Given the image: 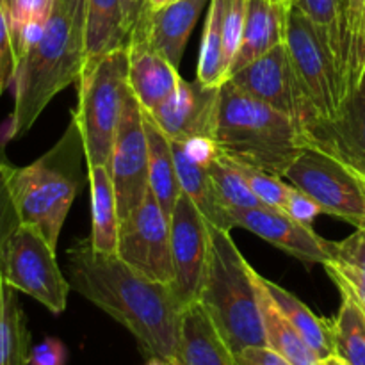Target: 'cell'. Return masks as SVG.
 <instances>
[{
	"label": "cell",
	"mask_w": 365,
	"mask_h": 365,
	"mask_svg": "<svg viewBox=\"0 0 365 365\" xmlns=\"http://www.w3.org/2000/svg\"><path fill=\"white\" fill-rule=\"evenodd\" d=\"M71 291L127 328L148 359L177 365L185 309L168 284L150 280L118 255L96 252L91 239L66 252Z\"/></svg>",
	"instance_id": "obj_1"
},
{
	"label": "cell",
	"mask_w": 365,
	"mask_h": 365,
	"mask_svg": "<svg viewBox=\"0 0 365 365\" xmlns=\"http://www.w3.org/2000/svg\"><path fill=\"white\" fill-rule=\"evenodd\" d=\"M217 153L230 160L284 177L307 148L292 118L253 98L227 81L217 89L212 135Z\"/></svg>",
	"instance_id": "obj_2"
},
{
	"label": "cell",
	"mask_w": 365,
	"mask_h": 365,
	"mask_svg": "<svg viewBox=\"0 0 365 365\" xmlns=\"http://www.w3.org/2000/svg\"><path fill=\"white\" fill-rule=\"evenodd\" d=\"M84 141L71 116L64 134L48 152L29 166L11 171V191L20 221L38 228L53 248L84 182Z\"/></svg>",
	"instance_id": "obj_3"
},
{
	"label": "cell",
	"mask_w": 365,
	"mask_h": 365,
	"mask_svg": "<svg viewBox=\"0 0 365 365\" xmlns=\"http://www.w3.org/2000/svg\"><path fill=\"white\" fill-rule=\"evenodd\" d=\"M210 228V252L200 303L232 353L267 346L257 298L255 269L246 262L227 228Z\"/></svg>",
	"instance_id": "obj_4"
},
{
	"label": "cell",
	"mask_w": 365,
	"mask_h": 365,
	"mask_svg": "<svg viewBox=\"0 0 365 365\" xmlns=\"http://www.w3.org/2000/svg\"><path fill=\"white\" fill-rule=\"evenodd\" d=\"M82 68L84 43L75 34L66 13L56 4L41 38L18 59L7 139L27 134L53 96L78 81Z\"/></svg>",
	"instance_id": "obj_5"
},
{
	"label": "cell",
	"mask_w": 365,
	"mask_h": 365,
	"mask_svg": "<svg viewBox=\"0 0 365 365\" xmlns=\"http://www.w3.org/2000/svg\"><path fill=\"white\" fill-rule=\"evenodd\" d=\"M77 84V120L86 150V166L109 163L128 91L127 46L84 68Z\"/></svg>",
	"instance_id": "obj_6"
},
{
	"label": "cell",
	"mask_w": 365,
	"mask_h": 365,
	"mask_svg": "<svg viewBox=\"0 0 365 365\" xmlns=\"http://www.w3.org/2000/svg\"><path fill=\"white\" fill-rule=\"evenodd\" d=\"M56 250L38 228L21 223L0 255V267L11 287L57 316L66 310L71 287L57 264Z\"/></svg>",
	"instance_id": "obj_7"
},
{
	"label": "cell",
	"mask_w": 365,
	"mask_h": 365,
	"mask_svg": "<svg viewBox=\"0 0 365 365\" xmlns=\"http://www.w3.org/2000/svg\"><path fill=\"white\" fill-rule=\"evenodd\" d=\"M284 43L314 120L334 118L346 98L341 73L316 25L294 4L285 16Z\"/></svg>",
	"instance_id": "obj_8"
},
{
	"label": "cell",
	"mask_w": 365,
	"mask_h": 365,
	"mask_svg": "<svg viewBox=\"0 0 365 365\" xmlns=\"http://www.w3.org/2000/svg\"><path fill=\"white\" fill-rule=\"evenodd\" d=\"M285 180L316 200L323 214L365 228V184L327 153L305 148L285 173Z\"/></svg>",
	"instance_id": "obj_9"
},
{
	"label": "cell",
	"mask_w": 365,
	"mask_h": 365,
	"mask_svg": "<svg viewBox=\"0 0 365 365\" xmlns=\"http://www.w3.org/2000/svg\"><path fill=\"white\" fill-rule=\"evenodd\" d=\"M118 257L150 280L168 285L173 282L170 217L152 191L121 220Z\"/></svg>",
	"instance_id": "obj_10"
},
{
	"label": "cell",
	"mask_w": 365,
	"mask_h": 365,
	"mask_svg": "<svg viewBox=\"0 0 365 365\" xmlns=\"http://www.w3.org/2000/svg\"><path fill=\"white\" fill-rule=\"evenodd\" d=\"M175 296L184 309L200 302L210 252V228L196 203L182 192L170 217Z\"/></svg>",
	"instance_id": "obj_11"
},
{
	"label": "cell",
	"mask_w": 365,
	"mask_h": 365,
	"mask_svg": "<svg viewBox=\"0 0 365 365\" xmlns=\"http://www.w3.org/2000/svg\"><path fill=\"white\" fill-rule=\"evenodd\" d=\"M118 198L120 217L125 220L148 195V141L143 109L128 91L121 110L120 127L107 163Z\"/></svg>",
	"instance_id": "obj_12"
},
{
	"label": "cell",
	"mask_w": 365,
	"mask_h": 365,
	"mask_svg": "<svg viewBox=\"0 0 365 365\" xmlns=\"http://www.w3.org/2000/svg\"><path fill=\"white\" fill-rule=\"evenodd\" d=\"M228 81L253 98L287 114L299 127H305L316 118L296 78L285 43H280L266 56L250 63Z\"/></svg>",
	"instance_id": "obj_13"
},
{
	"label": "cell",
	"mask_w": 365,
	"mask_h": 365,
	"mask_svg": "<svg viewBox=\"0 0 365 365\" xmlns=\"http://www.w3.org/2000/svg\"><path fill=\"white\" fill-rule=\"evenodd\" d=\"M302 130L307 148L330 155L365 184V77L334 118H317Z\"/></svg>",
	"instance_id": "obj_14"
},
{
	"label": "cell",
	"mask_w": 365,
	"mask_h": 365,
	"mask_svg": "<svg viewBox=\"0 0 365 365\" xmlns=\"http://www.w3.org/2000/svg\"><path fill=\"white\" fill-rule=\"evenodd\" d=\"M232 228L241 227L287 255L307 264H327L335 260L337 242L321 237L312 227L292 220L287 212L271 207L230 210Z\"/></svg>",
	"instance_id": "obj_15"
},
{
	"label": "cell",
	"mask_w": 365,
	"mask_h": 365,
	"mask_svg": "<svg viewBox=\"0 0 365 365\" xmlns=\"http://www.w3.org/2000/svg\"><path fill=\"white\" fill-rule=\"evenodd\" d=\"M205 6L207 0H175L153 13H143L128 41L150 46L178 68L189 36Z\"/></svg>",
	"instance_id": "obj_16"
},
{
	"label": "cell",
	"mask_w": 365,
	"mask_h": 365,
	"mask_svg": "<svg viewBox=\"0 0 365 365\" xmlns=\"http://www.w3.org/2000/svg\"><path fill=\"white\" fill-rule=\"evenodd\" d=\"M217 89L220 88H203L198 82H187L182 78L173 95L150 114L170 139L184 141L196 135L210 138Z\"/></svg>",
	"instance_id": "obj_17"
},
{
	"label": "cell",
	"mask_w": 365,
	"mask_h": 365,
	"mask_svg": "<svg viewBox=\"0 0 365 365\" xmlns=\"http://www.w3.org/2000/svg\"><path fill=\"white\" fill-rule=\"evenodd\" d=\"M128 88L146 113L166 102L180 84L178 68L143 43L128 41Z\"/></svg>",
	"instance_id": "obj_18"
},
{
	"label": "cell",
	"mask_w": 365,
	"mask_h": 365,
	"mask_svg": "<svg viewBox=\"0 0 365 365\" xmlns=\"http://www.w3.org/2000/svg\"><path fill=\"white\" fill-rule=\"evenodd\" d=\"M287 9V6L271 0H248L241 46L235 53L228 78L284 43Z\"/></svg>",
	"instance_id": "obj_19"
},
{
	"label": "cell",
	"mask_w": 365,
	"mask_h": 365,
	"mask_svg": "<svg viewBox=\"0 0 365 365\" xmlns=\"http://www.w3.org/2000/svg\"><path fill=\"white\" fill-rule=\"evenodd\" d=\"M177 365H237L200 302L187 307L182 317Z\"/></svg>",
	"instance_id": "obj_20"
},
{
	"label": "cell",
	"mask_w": 365,
	"mask_h": 365,
	"mask_svg": "<svg viewBox=\"0 0 365 365\" xmlns=\"http://www.w3.org/2000/svg\"><path fill=\"white\" fill-rule=\"evenodd\" d=\"M128 43L121 0H88L84 24V68ZM82 68V70H84Z\"/></svg>",
	"instance_id": "obj_21"
},
{
	"label": "cell",
	"mask_w": 365,
	"mask_h": 365,
	"mask_svg": "<svg viewBox=\"0 0 365 365\" xmlns=\"http://www.w3.org/2000/svg\"><path fill=\"white\" fill-rule=\"evenodd\" d=\"M88 182L91 191V245L96 252L118 255L120 241V209L113 178L106 164L88 166Z\"/></svg>",
	"instance_id": "obj_22"
},
{
	"label": "cell",
	"mask_w": 365,
	"mask_h": 365,
	"mask_svg": "<svg viewBox=\"0 0 365 365\" xmlns=\"http://www.w3.org/2000/svg\"><path fill=\"white\" fill-rule=\"evenodd\" d=\"M143 109V107H141ZM143 123L148 141V184L150 191L155 196L164 214L171 217L175 205L182 195L180 182H178L175 157L171 152L170 138L160 130L152 114L143 109Z\"/></svg>",
	"instance_id": "obj_23"
},
{
	"label": "cell",
	"mask_w": 365,
	"mask_h": 365,
	"mask_svg": "<svg viewBox=\"0 0 365 365\" xmlns=\"http://www.w3.org/2000/svg\"><path fill=\"white\" fill-rule=\"evenodd\" d=\"M170 143L171 152H173L175 157V166H177V175L178 182H180L182 192H185V195L196 203V207H198L200 212L203 214L207 223L214 225V227L232 230L230 212H228V210L221 205L220 200H217L216 189H214L212 178H210L209 173V168L196 163V160L185 152L182 141H178V139H170Z\"/></svg>",
	"instance_id": "obj_24"
},
{
	"label": "cell",
	"mask_w": 365,
	"mask_h": 365,
	"mask_svg": "<svg viewBox=\"0 0 365 365\" xmlns=\"http://www.w3.org/2000/svg\"><path fill=\"white\" fill-rule=\"evenodd\" d=\"M257 298L262 314L266 344L271 349L287 359L292 365H319V356L312 351L305 339L298 334L291 321L280 312L267 289L264 287L262 277L255 271Z\"/></svg>",
	"instance_id": "obj_25"
},
{
	"label": "cell",
	"mask_w": 365,
	"mask_h": 365,
	"mask_svg": "<svg viewBox=\"0 0 365 365\" xmlns=\"http://www.w3.org/2000/svg\"><path fill=\"white\" fill-rule=\"evenodd\" d=\"M264 287L271 294L273 302L280 309V312L291 321L292 327L298 330V334L305 339L307 344L312 348L321 359L335 355V337H334V324L331 321L323 319V317L316 316L302 299L296 298L292 292L284 289L282 285L274 284V282L267 280L262 277Z\"/></svg>",
	"instance_id": "obj_26"
},
{
	"label": "cell",
	"mask_w": 365,
	"mask_h": 365,
	"mask_svg": "<svg viewBox=\"0 0 365 365\" xmlns=\"http://www.w3.org/2000/svg\"><path fill=\"white\" fill-rule=\"evenodd\" d=\"M294 6L316 25L327 43L337 70L341 73L344 95L348 96V57L349 43L342 0H294Z\"/></svg>",
	"instance_id": "obj_27"
},
{
	"label": "cell",
	"mask_w": 365,
	"mask_h": 365,
	"mask_svg": "<svg viewBox=\"0 0 365 365\" xmlns=\"http://www.w3.org/2000/svg\"><path fill=\"white\" fill-rule=\"evenodd\" d=\"M0 267V365H29L31 334L24 309Z\"/></svg>",
	"instance_id": "obj_28"
},
{
	"label": "cell",
	"mask_w": 365,
	"mask_h": 365,
	"mask_svg": "<svg viewBox=\"0 0 365 365\" xmlns=\"http://www.w3.org/2000/svg\"><path fill=\"white\" fill-rule=\"evenodd\" d=\"M225 0H210L209 13L205 18V27L202 34L200 46L198 68H196V82L203 88H221L228 81V68L225 61L223 34H221V21H223Z\"/></svg>",
	"instance_id": "obj_29"
},
{
	"label": "cell",
	"mask_w": 365,
	"mask_h": 365,
	"mask_svg": "<svg viewBox=\"0 0 365 365\" xmlns=\"http://www.w3.org/2000/svg\"><path fill=\"white\" fill-rule=\"evenodd\" d=\"M335 355L349 365H365V312L348 296H342L337 317L331 321Z\"/></svg>",
	"instance_id": "obj_30"
},
{
	"label": "cell",
	"mask_w": 365,
	"mask_h": 365,
	"mask_svg": "<svg viewBox=\"0 0 365 365\" xmlns=\"http://www.w3.org/2000/svg\"><path fill=\"white\" fill-rule=\"evenodd\" d=\"M209 173L210 178H212L214 189H216L217 200H220V203L228 212L230 210H246L255 209V207H264L260 200L250 189L245 175L225 155L217 153L216 159L210 163Z\"/></svg>",
	"instance_id": "obj_31"
},
{
	"label": "cell",
	"mask_w": 365,
	"mask_h": 365,
	"mask_svg": "<svg viewBox=\"0 0 365 365\" xmlns=\"http://www.w3.org/2000/svg\"><path fill=\"white\" fill-rule=\"evenodd\" d=\"M232 163H234V160H232ZM234 164L239 168V171L245 175L250 189H252L253 195L260 200V203H262L264 207L284 210L285 202H287L289 196V189H291V184L284 182V177H278V175L267 173V171L257 170V168L252 166H246V164Z\"/></svg>",
	"instance_id": "obj_32"
},
{
	"label": "cell",
	"mask_w": 365,
	"mask_h": 365,
	"mask_svg": "<svg viewBox=\"0 0 365 365\" xmlns=\"http://www.w3.org/2000/svg\"><path fill=\"white\" fill-rule=\"evenodd\" d=\"M13 168L14 166L4 153V145L0 143V255H2L11 235L21 225L13 191H11V171H13Z\"/></svg>",
	"instance_id": "obj_33"
},
{
	"label": "cell",
	"mask_w": 365,
	"mask_h": 365,
	"mask_svg": "<svg viewBox=\"0 0 365 365\" xmlns=\"http://www.w3.org/2000/svg\"><path fill=\"white\" fill-rule=\"evenodd\" d=\"M246 4H248V0H225L221 34H223V50L228 73H230V66L234 63L235 53L241 46L246 21Z\"/></svg>",
	"instance_id": "obj_34"
},
{
	"label": "cell",
	"mask_w": 365,
	"mask_h": 365,
	"mask_svg": "<svg viewBox=\"0 0 365 365\" xmlns=\"http://www.w3.org/2000/svg\"><path fill=\"white\" fill-rule=\"evenodd\" d=\"M323 267L339 287L341 294L351 298L365 312V269L341 260H330L323 264Z\"/></svg>",
	"instance_id": "obj_35"
},
{
	"label": "cell",
	"mask_w": 365,
	"mask_h": 365,
	"mask_svg": "<svg viewBox=\"0 0 365 365\" xmlns=\"http://www.w3.org/2000/svg\"><path fill=\"white\" fill-rule=\"evenodd\" d=\"M18 68V56L14 48L13 29H11L9 2L0 0V95L14 81Z\"/></svg>",
	"instance_id": "obj_36"
},
{
	"label": "cell",
	"mask_w": 365,
	"mask_h": 365,
	"mask_svg": "<svg viewBox=\"0 0 365 365\" xmlns=\"http://www.w3.org/2000/svg\"><path fill=\"white\" fill-rule=\"evenodd\" d=\"M365 77V4L360 20L356 24L355 34L349 45V61H348V95Z\"/></svg>",
	"instance_id": "obj_37"
},
{
	"label": "cell",
	"mask_w": 365,
	"mask_h": 365,
	"mask_svg": "<svg viewBox=\"0 0 365 365\" xmlns=\"http://www.w3.org/2000/svg\"><path fill=\"white\" fill-rule=\"evenodd\" d=\"M284 212H287L292 220L312 227L316 217L323 214V209H321L319 203H317L314 198H310L307 192H303L302 189L291 185L287 202H285V207H284Z\"/></svg>",
	"instance_id": "obj_38"
},
{
	"label": "cell",
	"mask_w": 365,
	"mask_h": 365,
	"mask_svg": "<svg viewBox=\"0 0 365 365\" xmlns=\"http://www.w3.org/2000/svg\"><path fill=\"white\" fill-rule=\"evenodd\" d=\"M66 346L56 337H48L32 346L29 365H66Z\"/></svg>",
	"instance_id": "obj_39"
},
{
	"label": "cell",
	"mask_w": 365,
	"mask_h": 365,
	"mask_svg": "<svg viewBox=\"0 0 365 365\" xmlns=\"http://www.w3.org/2000/svg\"><path fill=\"white\" fill-rule=\"evenodd\" d=\"M335 260L365 269V228H356L355 234H351L344 241L337 242Z\"/></svg>",
	"instance_id": "obj_40"
},
{
	"label": "cell",
	"mask_w": 365,
	"mask_h": 365,
	"mask_svg": "<svg viewBox=\"0 0 365 365\" xmlns=\"http://www.w3.org/2000/svg\"><path fill=\"white\" fill-rule=\"evenodd\" d=\"M237 365H292L269 346H255L235 355Z\"/></svg>",
	"instance_id": "obj_41"
},
{
	"label": "cell",
	"mask_w": 365,
	"mask_h": 365,
	"mask_svg": "<svg viewBox=\"0 0 365 365\" xmlns=\"http://www.w3.org/2000/svg\"><path fill=\"white\" fill-rule=\"evenodd\" d=\"M185 152L196 160V163L203 164V166L209 168L210 163L216 159L217 148L214 145V141L210 138H205V135H196V138H189L182 141Z\"/></svg>",
	"instance_id": "obj_42"
},
{
	"label": "cell",
	"mask_w": 365,
	"mask_h": 365,
	"mask_svg": "<svg viewBox=\"0 0 365 365\" xmlns=\"http://www.w3.org/2000/svg\"><path fill=\"white\" fill-rule=\"evenodd\" d=\"M56 4L66 13V16L71 20V25H73L75 34L84 43V24L88 0H56Z\"/></svg>",
	"instance_id": "obj_43"
},
{
	"label": "cell",
	"mask_w": 365,
	"mask_h": 365,
	"mask_svg": "<svg viewBox=\"0 0 365 365\" xmlns=\"http://www.w3.org/2000/svg\"><path fill=\"white\" fill-rule=\"evenodd\" d=\"M365 0H342V6H344V18H346V31H348V43L351 45V38L355 34L356 24L360 20V14H362ZM349 61V57H348Z\"/></svg>",
	"instance_id": "obj_44"
},
{
	"label": "cell",
	"mask_w": 365,
	"mask_h": 365,
	"mask_svg": "<svg viewBox=\"0 0 365 365\" xmlns=\"http://www.w3.org/2000/svg\"><path fill=\"white\" fill-rule=\"evenodd\" d=\"M123 4V14H125V25H127L128 36H130L132 29L138 25L139 18L143 16L146 9V0H121Z\"/></svg>",
	"instance_id": "obj_45"
},
{
	"label": "cell",
	"mask_w": 365,
	"mask_h": 365,
	"mask_svg": "<svg viewBox=\"0 0 365 365\" xmlns=\"http://www.w3.org/2000/svg\"><path fill=\"white\" fill-rule=\"evenodd\" d=\"M173 0H146V9L145 13H153V11L160 9V7L168 6V4H171Z\"/></svg>",
	"instance_id": "obj_46"
},
{
	"label": "cell",
	"mask_w": 365,
	"mask_h": 365,
	"mask_svg": "<svg viewBox=\"0 0 365 365\" xmlns=\"http://www.w3.org/2000/svg\"><path fill=\"white\" fill-rule=\"evenodd\" d=\"M319 365H349L344 359H341L339 355H330L327 359H321Z\"/></svg>",
	"instance_id": "obj_47"
},
{
	"label": "cell",
	"mask_w": 365,
	"mask_h": 365,
	"mask_svg": "<svg viewBox=\"0 0 365 365\" xmlns=\"http://www.w3.org/2000/svg\"><path fill=\"white\" fill-rule=\"evenodd\" d=\"M146 365H175V364L170 362V360L157 359V356H153V359H148V362H146Z\"/></svg>",
	"instance_id": "obj_48"
},
{
	"label": "cell",
	"mask_w": 365,
	"mask_h": 365,
	"mask_svg": "<svg viewBox=\"0 0 365 365\" xmlns=\"http://www.w3.org/2000/svg\"><path fill=\"white\" fill-rule=\"evenodd\" d=\"M271 2H274V4H280V6H287V7H289L287 0H271Z\"/></svg>",
	"instance_id": "obj_49"
},
{
	"label": "cell",
	"mask_w": 365,
	"mask_h": 365,
	"mask_svg": "<svg viewBox=\"0 0 365 365\" xmlns=\"http://www.w3.org/2000/svg\"><path fill=\"white\" fill-rule=\"evenodd\" d=\"M287 4L289 6H292V4H294V0H287Z\"/></svg>",
	"instance_id": "obj_50"
},
{
	"label": "cell",
	"mask_w": 365,
	"mask_h": 365,
	"mask_svg": "<svg viewBox=\"0 0 365 365\" xmlns=\"http://www.w3.org/2000/svg\"><path fill=\"white\" fill-rule=\"evenodd\" d=\"M7 2H9V0H7Z\"/></svg>",
	"instance_id": "obj_51"
},
{
	"label": "cell",
	"mask_w": 365,
	"mask_h": 365,
	"mask_svg": "<svg viewBox=\"0 0 365 365\" xmlns=\"http://www.w3.org/2000/svg\"><path fill=\"white\" fill-rule=\"evenodd\" d=\"M173 2H175V0H173Z\"/></svg>",
	"instance_id": "obj_52"
}]
</instances>
